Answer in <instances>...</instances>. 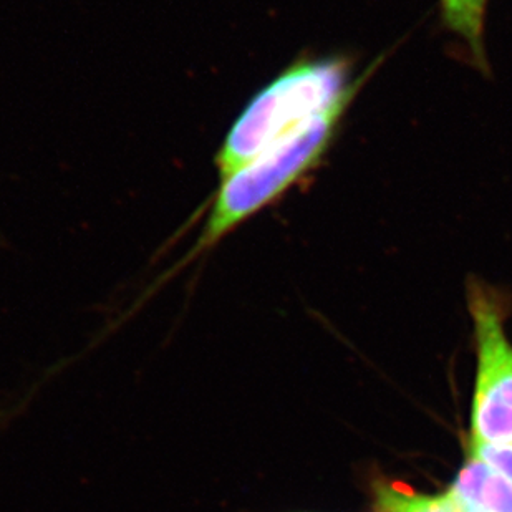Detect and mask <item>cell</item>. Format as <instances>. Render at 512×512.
Returning a JSON list of instances; mask_svg holds the SVG:
<instances>
[{
  "mask_svg": "<svg viewBox=\"0 0 512 512\" xmlns=\"http://www.w3.org/2000/svg\"><path fill=\"white\" fill-rule=\"evenodd\" d=\"M450 491L484 511L512 512V484L503 474L473 456L459 471Z\"/></svg>",
  "mask_w": 512,
  "mask_h": 512,
  "instance_id": "obj_4",
  "label": "cell"
},
{
  "mask_svg": "<svg viewBox=\"0 0 512 512\" xmlns=\"http://www.w3.org/2000/svg\"><path fill=\"white\" fill-rule=\"evenodd\" d=\"M468 294L478 342L471 441L512 443V345L493 295L478 282L469 287Z\"/></svg>",
  "mask_w": 512,
  "mask_h": 512,
  "instance_id": "obj_3",
  "label": "cell"
},
{
  "mask_svg": "<svg viewBox=\"0 0 512 512\" xmlns=\"http://www.w3.org/2000/svg\"><path fill=\"white\" fill-rule=\"evenodd\" d=\"M363 78L353 80L343 57L302 58L249 100L229 128L214 165L219 179L302 130L334 108L352 103Z\"/></svg>",
  "mask_w": 512,
  "mask_h": 512,
  "instance_id": "obj_1",
  "label": "cell"
},
{
  "mask_svg": "<svg viewBox=\"0 0 512 512\" xmlns=\"http://www.w3.org/2000/svg\"><path fill=\"white\" fill-rule=\"evenodd\" d=\"M451 499V512H488L484 509L474 506V504L466 503L464 499L458 498L453 491H448Z\"/></svg>",
  "mask_w": 512,
  "mask_h": 512,
  "instance_id": "obj_8",
  "label": "cell"
},
{
  "mask_svg": "<svg viewBox=\"0 0 512 512\" xmlns=\"http://www.w3.org/2000/svg\"><path fill=\"white\" fill-rule=\"evenodd\" d=\"M380 512H451L450 494L426 496L401 484H380L377 488Z\"/></svg>",
  "mask_w": 512,
  "mask_h": 512,
  "instance_id": "obj_6",
  "label": "cell"
},
{
  "mask_svg": "<svg viewBox=\"0 0 512 512\" xmlns=\"http://www.w3.org/2000/svg\"><path fill=\"white\" fill-rule=\"evenodd\" d=\"M488 0H441V15L446 27L458 34L468 44L474 62L486 68L484 50V20Z\"/></svg>",
  "mask_w": 512,
  "mask_h": 512,
  "instance_id": "obj_5",
  "label": "cell"
},
{
  "mask_svg": "<svg viewBox=\"0 0 512 512\" xmlns=\"http://www.w3.org/2000/svg\"><path fill=\"white\" fill-rule=\"evenodd\" d=\"M350 103L320 115L309 125L272 146L221 179L208 221L186 261L213 249L247 219L276 203L295 184L319 168L334 141Z\"/></svg>",
  "mask_w": 512,
  "mask_h": 512,
  "instance_id": "obj_2",
  "label": "cell"
},
{
  "mask_svg": "<svg viewBox=\"0 0 512 512\" xmlns=\"http://www.w3.org/2000/svg\"><path fill=\"white\" fill-rule=\"evenodd\" d=\"M469 453L473 458H478L491 468L496 469L499 474H503L512 484V443L504 445H486V443H476L471 441Z\"/></svg>",
  "mask_w": 512,
  "mask_h": 512,
  "instance_id": "obj_7",
  "label": "cell"
}]
</instances>
